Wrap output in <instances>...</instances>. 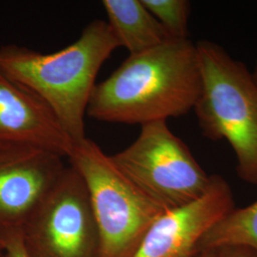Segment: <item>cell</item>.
<instances>
[{"label": "cell", "mask_w": 257, "mask_h": 257, "mask_svg": "<svg viewBox=\"0 0 257 257\" xmlns=\"http://www.w3.org/2000/svg\"><path fill=\"white\" fill-rule=\"evenodd\" d=\"M201 92L196 43L170 39L127 59L97 83L87 109L92 119L143 126L193 110Z\"/></svg>", "instance_id": "cell-1"}, {"label": "cell", "mask_w": 257, "mask_h": 257, "mask_svg": "<svg viewBox=\"0 0 257 257\" xmlns=\"http://www.w3.org/2000/svg\"><path fill=\"white\" fill-rule=\"evenodd\" d=\"M117 48L107 21L95 19L74 42L55 53L0 47V71L44 102L76 144L87 138L85 116L97 74Z\"/></svg>", "instance_id": "cell-2"}, {"label": "cell", "mask_w": 257, "mask_h": 257, "mask_svg": "<svg viewBox=\"0 0 257 257\" xmlns=\"http://www.w3.org/2000/svg\"><path fill=\"white\" fill-rule=\"evenodd\" d=\"M196 43L201 92L194 106L205 138L229 143L241 180L257 185V81L220 44Z\"/></svg>", "instance_id": "cell-3"}, {"label": "cell", "mask_w": 257, "mask_h": 257, "mask_svg": "<svg viewBox=\"0 0 257 257\" xmlns=\"http://www.w3.org/2000/svg\"><path fill=\"white\" fill-rule=\"evenodd\" d=\"M70 164L87 188L101 237L103 257H132L164 211L139 192L92 139L74 144Z\"/></svg>", "instance_id": "cell-4"}, {"label": "cell", "mask_w": 257, "mask_h": 257, "mask_svg": "<svg viewBox=\"0 0 257 257\" xmlns=\"http://www.w3.org/2000/svg\"><path fill=\"white\" fill-rule=\"evenodd\" d=\"M111 157L139 192L164 211L195 201L211 185V175L167 121L141 126L137 139Z\"/></svg>", "instance_id": "cell-5"}, {"label": "cell", "mask_w": 257, "mask_h": 257, "mask_svg": "<svg viewBox=\"0 0 257 257\" xmlns=\"http://www.w3.org/2000/svg\"><path fill=\"white\" fill-rule=\"evenodd\" d=\"M28 257H103L89 193L72 166L21 227Z\"/></svg>", "instance_id": "cell-6"}, {"label": "cell", "mask_w": 257, "mask_h": 257, "mask_svg": "<svg viewBox=\"0 0 257 257\" xmlns=\"http://www.w3.org/2000/svg\"><path fill=\"white\" fill-rule=\"evenodd\" d=\"M233 208L230 184L221 175H212L201 197L156 218L132 257H193L205 233Z\"/></svg>", "instance_id": "cell-7"}, {"label": "cell", "mask_w": 257, "mask_h": 257, "mask_svg": "<svg viewBox=\"0 0 257 257\" xmlns=\"http://www.w3.org/2000/svg\"><path fill=\"white\" fill-rule=\"evenodd\" d=\"M63 158L41 148L0 144V231L23 226L63 174Z\"/></svg>", "instance_id": "cell-8"}, {"label": "cell", "mask_w": 257, "mask_h": 257, "mask_svg": "<svg viewBox=\"0 0 257 257\" xmlns=\"http://www.w3.org/2000/svg\"><path fill=\"white\" fill-rule=\"evenodd\" d=\"M0 144L41 148L67 158L74 146L46 104L1 71Z\"/></svg>", "instance_id": "cell-9"}, {"label": "cell", "mask_w": 257, "mask_h": 257, "mask_svg": "<svg viewBox=\"0 0 257 257\" xmlns=\"http://www.w3.org/2000/svg\"><path fill=\"white\" fill-rule=\"evenodd\" d=\"M102 6L113 37L128 55L145 52L171 39L142 0H104Z\"/></svg>", "instance_id": "cell-10"}, {"label": "cell", "mask_w": 257, "mask_h": 257, "mask_svg": "<svg viewBox=\"0 0 257 257\" xmlns=\"http://www.w3.org/2000/svg\"><path fill=\"white\" fill-rule=\"evenodd\" d=\"M226 246H244L257 251V200L243 208H233L203 236L198 251Z\"/></svg>", "instance_id": "cell-11"}, {"label": "cell", "mask_w": 257, "mask_h": 257, "mask_svg": "<svg viewBox=\"0 0 257 257\" xmlns=\"http://www.w3.org/2000/svg\"><path fill=\"white\" fill-rule=\"evenodd\" d=\"M171 39L189 38L191 2L187 0H142Z\"/></svg>", "instance_id": "cell-12"}, {"label": "cell", "mask_w": 257, "mask_h": 257, "mask_svg": "<svg viewBox=\"0 0 257 257\" xmlns=\"http://www.w3.org/2000/svg\"><path fill=\"white\" fill-rule=\"evenodd\" d=\"M0 240L4 247L3 257H28L23 245L21 228L0 231Z\"/></svg>", "instance_id": "cell-13"}, {"label": "cell", "mask_w": 257, "mask_h": 257, "mask_svg": "<svg viewBox=\"0 0 257 257\" xmlns=\"http://www.w3.org/2000/svg\"><path fill=\"white\" fill-rule=\"evenodd\" d=\"M215 257H257V251L244 246H226L215 249Z\"/></svg>", "instance_id": "cell-14"}, {"label": "cell", "mask_w": 257, "mask_h": 257, "mask_svg": "<svg viewBox=\"0 0 257 257\" xmlns=\"http://www.w3.org/2000/svg\"><path fill=\"white\" fill-rule=\"evenodd\" d=\"M193 257H215V249H213V250L198 251Z\"/></svg>", "instance_id": "cell-15"}, {"label": "cell", "mask_w": 257, "mask_h": 257, "mask_svg": "<svg viewBox=\"0 0 257 257\" xmlns=\"http://www.w3.org/2000/svg\"><path fill=\"white\" fill-rule=\"evenodd\" d=\"M252 74H253V76H254V78H255V80L257 81V47H256V58H255V65H254V69H253V71H252Z\"/></svg>", "instance_id": "cell-16"}, {"label": "cell", "mask_w": 257, "mask_h": 257, "mask_svg": "<svg viewBox=\"0 0 257 257\" xmlns=\"http://www.w3.org/2000/svg\"><path fill=\"white\" fill-rule=\"evenodd\" d=\"M4 255V247H3V244L0 240V257H3Z\"/></svg>", "instance_id": "cell-17"}]
</instances>
